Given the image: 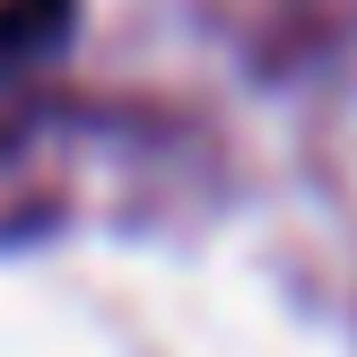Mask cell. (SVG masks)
<instances>
[{
    "label": "cell",
    "instance_id": "obj_1",
    "mask_svg": "<svg viewBox=\"0 0 357 357\" xmlns=\"http://www.w3.org/2000/svg\"><path fill=\"white\" fill-rule=\"evenodd\" d=\"M70 17H79V0H0V70L44 52V44H61Z\"/></svg>",
    "mask_w": 357,
    "mask_h": 357
}]
</instances>
